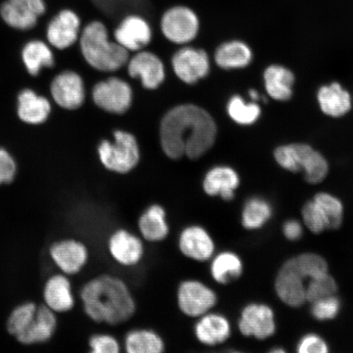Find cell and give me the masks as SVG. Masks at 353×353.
<instances>
[{"label":"cell","mask_w":353,"mask_h":353,"mask_svg":"<svg viewBox=\"0 0 353 353\" xmlns=\"http://www.w3.org/2000/svg\"><path fill=\"white\" fill-rule=\"evenodd\" d=\"M217 127L210 114L197 105H181L163 118L161 143L168 157L196 160L214 145Z\"/></svg>","instance_id":"6da1fadb"},{"label":"cell","mask_w":353,"mask_h":353,"mask_svg":"<svg viewBox=\"0 0 353 353\" xmlns=\"http://www.w3.org/2000/svg\"><path fill=\"white\" fill-rule=\"evenodd\" d=\"M81 296L86 314L97 323L119 325L135 315L134 295L126 282L117 276L94 278L83 287Z\"/></svg>","instance_id":"7a4b0ae2"},{"label":"cell","mask_w":353,"mask_h":353,"mask_svg":"<svg viewBox=\"0 0 353 353\" xmlns=\"http://www.w3.org/2000/svg\"><path fill=\"white\" fill-rule=\"evenodd\" d=\"M81 48L87 63L101 72H114L129 59V51L109 41L107 28L100 21H92L83 30Z\"/></svg>","instance_id":"3957f363"},{"label":"cell","mask_w":353,"mask_h":353,"mask_svg":"<svg viewBox=\"0 0 353 353\" xmlns=\"http://www.w3.org/2000/svg\"><path fill=\"white\" fill-rule=\"evenodd\" d=\"M275 159L285 170L297 173L304 171L309 183L323 181L328 174V163L323 156L306 144L281 145L275 151Z\"/></svg>","instance_id":"277c9868"},{"label":"cell","mask_w":353,"mask_h":353,"mask_svg":"<svg viewBox=\"0 0 353 353\" xmlns=\"http://www.w3.org/2000/svg\"><path fill=\"white\" fill-rule=\"evenodd\" d=\"M114 143L105 140L99 145L100 161L108 170L125 174L139 164L140 154L138 143L130 132H114Z\"/></svg>","instance_id":"5b68a950"},{"label":"cell","mask_w":353,"mask_h":353,"mask_svg":"<svg viewBox=\"0 0 353 353\" xmlns=\"http://www.w3.org/2000/svg\"><path fill=\"white\" fill-rule=\"evenodd\" d=\"M218 301L215 291L201 281H183L176 291V303L179 310L191 319H197L213 311Z\"/></svg>","instance_id":"8992f818"},{"label":"cell","mask_w":353,"mask_h":353,"mask_svg":"<svg viewBox=\"0 0 353 353\" xmlns=\"http://www.w3.org/2000/svg\"><path fill=\"white\" fill-rule=\"evenodd\" d=\"M161 28L170 41L183 44L191 42L196 37L200 21L192 8L179 6L169 8L163 14Z\"/></svg>","instance_id":"52a82bcc"},{"label":"cell","mask_w":353,"mask_h":353,"mask_svg":"<svg viewBox=\"0 0 353 353\" xmlns=\"http://www.w3.org/2000/svg\"><path fill=\"white\" fill-rule=\"evenodd\" d=\"M92 98L99 108L110 113L123 114L132 103V90L129 83L120 78H110L94 88Z\"/></svg>","instance_id":"ba28073f"},{"label":"cell","mask_w":353,"mask_h":353,"mask_svg":"<svg viewBox=\"0 0 353 353\" xmlns=\"http://www.w3.org/2000/svg\"><path fill=\"white\" fill-rule=\"evenodd\" d=\"M238 329L246 337L265 339L275 333L276 324L272 309L262 303H250L243 308Z\"/></svg>","instance_id":"9c48e42d"},{"label":"cell","mask_w":353,"mask_h":353,"mask_svg":"<svg viewBox=\"0 0 353 353\" xmlns=\"http://www.w3.org/2000/svg\"><path fill=\"white\" fill-rule=\"evenodd\" d=\"M180 252L193 261H210L215 254V243L208 230L200 225H189L180 232L178 241Z\"/></svg>","instance_id":"30bf717a"},{"label":"cell","mask_w":353,"mask_h":353,"mask_svg":"<svg viewBox=\"0 0 353 353\" xmlns=\"http://www.w3.org/2000/svg\"><path fill=\"white\" fill-rule=\"evenodd\" d=\"M108 250L118 264L125 268L135 267L144 257L143 239L125 228L117 229L109 238Z\"/></svg>","instance_id":"8fae6325"},{"label":"cell","mask_w":353,"mask_h":353,"mask_svg":"<svg viewBox=\"0 0 353 353\" xmlns=\"http://www.w3.org/2000/svg\"><path fill=\"white\" fill-rule=\"evenodd\" d=\"M44 0H7L0 10L2 19L11 28L29 30L46 12Z\"/></svg>","instance_id":"7c38bea8"},{"label":"cell","mask_w":353,"mask_h":353,"mask_svg":"<svg viewBox=\"0 0 353 353\" xmlns=\"http://www.w3.org/2000/svg\"><path fill=\"white\" fill-rule=\"evenodd\" d=\"M172 64L176 77L190 85L205 78L210 72L208 55L196 48H184L176 52Z\"/></svg>","instance_id":"4fadbf2b"},{"label":"cell","mask_w":353,"mask_h":353,"mask_svg":"<svg viewBox=\"0 0 353 353\" xmlns=\"http://www.w3.org/2000/svg\"><path fill=\"white\" fill-rule=\"evenodd\" d=\"M303 279L294 259L288 260L281 268L276 280V290L278 296L287 305L296 307L306 301Z\"/></svg>","instance_id":"5bb4252c"},{"label":"cell","mask_w":353,"mask_h":353,"mask_svg":"<svg viewBox=\"0 0 353 353\" xmlns=\"http://www.w3.org/2000/svg\"><path fill=\"white\" fill-rule=\"evenodd\" d=\"M194 334L199 343L216 347L226 343L232 335V325L226 316L211 311L199 317L194 325Z\"/></svg>","instance_id":"9a60e30c"},{"label":"cell","mask_w":353,"mask_h":353,"mask_svg":"<svg viewBox=\"0 0 353 353\" xmlns=\"http://www.w3.org/2000/svg\"><path fill=\"white\" fill-rule=\"evenodd\" d=\"M52 98L60 107L68 110L79 108L85 101V86L81 77L73 72L57 76L51 85Z\"/></svg>","instance_id":"2e32d148"},{"label":"cell","mask_w":353,"mask_h":353,"mask_svg":"<svg viewBox=\"0 0 353 353\" xmlns=\"http://www.w3.org/2000/svg\"><path fill=\"white\" fill-rule=\"evenodd\" d=\"M118 43L128 51L142 50L152 41V29L148 22L138 15H130L114 30Z\"/></svg>","instance_id":"e0dca14e"},{"label":"cell","mask_w":353,"mask_h":353,"mask_svg":"<svg viewBox=\"0 0 353 353\" xmlns=\"http://www.w3.org/2000/svg\"><path fill=\"white\" fill-rule=\"evenodd\" d=\"M239 185V175L235 170L228 166H217L206 174L203 181V190L207 196L231 201L235 198Z\"/></svg>","instance_id":"ac0fdd59"},{"label":"cell","mask_w":353,"mask_h":353,"mask_svg":"<svg viewBox=\"0 0 353 353\" xmlns=\"http://www.w3.org/2000/svg\"><path fill=\"white\" fill-rule=\"evenodd\" d=\"M79 28L81 20L76 12L68 10L61 11L48 26V41L59 50H64L77 41Z\"/></svg>","instance_id":"d6986e66"},{"label":"cell","mask_w":353,"mask_h":353,"mask_svg":"<svg viewBox=\"0 0 353 353\" xmlns=\"http://www.w3.org/2000/svg\"><path fill=\"white\" fill-rule=\"evenodd\" d=\"M128 72L132 78L139 77L148 90L160 86L165 79V68L157 55L141 52L130 60Z\"/></svg>","instance_id":"ffe728a7"},{"label":"cell","mask_w":353,"mask_h":353,"mask_svg":"<svg viewBox=\"0 0 353 353\" xmlns=\"http://www.w3.org/2000/svg\"><path fill=\"white\" fill-rule=\"evenodd\" d=\"M50 254L55 263L66 274H76L85 266L88 253L85 245L74 241H64L52 245Z\"/></svg>","instance_id":"44dd1931"},{"label":"cell","mask_w":353,"mask_h":353,"mask_svg":"<svg viewBox=\"0 0 353 353\" xmlns=\"http://www.w3.org/2000/svg\"><path fill=\"white\" fill-rule=\"evenodd\" d=\"M138 228L141 237L150 243L165 241L170 234L166 210L161 205L152 204L140 215Z\"/></svg>","instance_id":"7402d4cb"},{"label":"cell","mask_w":353,"mask_h":353,"mask_svg":"<svg viewBox=\"0 0 353 353\" xmlns=\"http://www.w3.org/2000/svg\"><path fill=\"white\" fill-rule=\"evenodd\" d=\"M210 272L219 285H227L242 276L243 262L239 255L230 250L222 251L210 259Z\"/></svg>","instance_id":"603a6c76"},{"label":"cell","mask_w":353,"mask_h":353,"mask_svg":"<svg viewBox=\"0 0 353 353\" xmlns=\"http://www.w3.org/2000/svg\"><path fill=\"white\" fill-rule=\"evenodd\" d=\"M56 325L57 319L52 309L48 306L39 307L32 324L17 339L23 344L46 342L54 333Z\"/></svg>","instance_id":"cb8c5ba5"},{"label":"cell","mask_w":353,"mask_h":353,"mask_svg":"<svg viewBox=\"0 0 353 353\" xmlns=\"http://www.w3.org/2000/svg\"><path fill=\"white\" fill-rule=\"evenodd\" d=\"M317 99L322 112L332 117L344 116L352 107L350 94L338 83L321 87Z\"/></svg>","instance_id":"d4e9b609"},{"label":"cell","mask_w":353,"mask_h":353,"mask_svg":"<svg viewBox=\"0 0 353 353\" xmlns=\"http://www.w3.org/2000/svg\"><path fill=\"white\" fill-rule=\"evenodd\" d=\"M51 105L43 97L32 90L22 91L19 97V116L22 121L30 125H39L47 120Z\"/></svg>","instance_id":"484cf974"},{"label":"cell","mask_w":353,"mask_h":353,"mask_svg":"<svg viewBox=\"0 0 353 353\" xmlns=\"http://www.w3.org/2000/svg\"><path fill=\"white\" fill-rule=\"evenodd\" d=\"M264 82L269 96L273 99L287 101L292 96L294 76L284 66H269L264 72Z\"/></svg>","instance_id":"4316f807"},{"label":"cell","mask_w":353,"mask_h":353,"mask_svg":"<svg viewBox=\"0 0 353 353\" xmlns=\"http://www.w3.org/2000/svg\"><path fill=\"white\" fill-rule=\"evenodd\" d=\"M47 306L52 311L63 312L74 306V299L68 278L57 275L48 281L43 292Z\"/></svg>","instance_id":"83f0119b"},{"label":"cell","mask_w":353,"mask_h":353,"mask_svg":"<svg viewBox=\"0 0 353 353\" xmlns=\"http://www.w3.org/2000/svg\"><path fill=\"white\" fill-rule=\"evenodd\" d=\"M125 348L129 353H161L165 350V343L152 330L136 329L125 335Z\"/></svg>","instance_id":"f1b7e54d"},{"label":"cell","mask_w":353,"mask_h":353,"mask_svg":"<svg viewBox=\"0 0 353 353\" xmlns=\"http://www.w3.org/2000/svg\"><path fill=\"white\" fill-rule=\"evenodd\" d=\"M252 60V52L245 43L231 41L223 43L215 52L216 63L223 69L245 68Z\"/></svg>","instance_id":"f546056e"},{"label":"cell","mask_w":353,"mask_h":353,"mask_svg":"<svg viewBox=\"0 0 353 353\" xmlns=\"http://www.w3.org/2000/svg\"><path fill=\"white\" fill-rule=\"evenodd\" d=\"M272 214L271 205L261 197L245 202L241 212V224L247 230H257L268 222Z\"/></svg>","instance_id":"4dcf8cb0"},{"label":"cell","mask_w":353,"mask_h":353,"mask_svg":"<svg viewBox=\"0 0 353 353\" xmlns=\"http://www.w3.org/2000/svg\"><path fill=\"white\" fill-rule=\"evenodd\" d=\"M22 60L32 76H37L43 68H50L54 61L50 48L39 41L26 44L22 50Z\"/></svg>","instance_id":"1f68e13d"},{"label":"cell","mask_w":353,"mask_h":353,"mask_svg":"<svg viewBox=\"0 0 353 353\" xmlns=\"http://www.w3.org/2000/svg\"><path fill=\"white\" fill-rule=\"evenodd\" d=\"M229 116L239 125H252L260 117L261 109L255 103H245L239 96H234L228 105Z\"/></svg>","instance_id":"d6a6232c"},{"label":"cell","mask_w":353,"mask_h":353,"mask_svg":"<svg viewBox=\"0 0 353 353\" xmlns=\"http://www.w3.org/2000/svg\"><path fill=\"white\" fill-rule=\"evenodd\" d=\"M37 311V307L32 303L22 304L14 309L8 321V332L16 338L19 336L32 324Z\"/></svg>","instance_id":"836d02e7"},{"label":"cell","mask_w":353,"mask_h":353,"mask_svg":"<svg viewBox=\"0 0 353 353\" xmlns=\"http://www.w3.org/2000/svg\"><path fill=\"white\" fill-rule=\"evenodd\" d=\"M302 213L304 223L312 232L320 233L325 229H330L327 214L314 200L306 203Z\"/></svg>","instance_id":"e575fe53"},{"label":"cell","mask_w":353,"mask_h":353,"mask_svg":"<svg viewBox=\"0 0 353 353\" xmlns=\"http://www.w3.org/2000/svg\"><path fill=\"white\" fill-rule=\"evenodd\" d=\"M299 271L304 276L311 279L320 277L327 273L328 266L325 260L314 254H304L294 258Z\"/></svg>","instance_id":"d590c367"},{"label":"cell","mask_w":353,"mask_h":353,"mask_svg":"<svg viewBox=\"0 0 353 353\" xmlns=\"http://www.w3.org/2000/svg\"><path fill=\"white\" fill-rule=\"evenodd\" d=\"M337 291L336 282L327 273L311 279L306 289V300L314 303L319 300L332 296Z\"/></svg>","instance_id":"8d00e7d4"},{"label":"cell","mask_w":353,"mask_h":353,"mask_svg":"<svg viewBox=\"0 0 353 353\" xmlns=\"http://www.w3.org/2000/svg\"><path fill=\"white\" fill-rule=\"evenodd\" d=\"M327 214L330 221V229L341 227L343 219V205L336 197L327 193H319L313 199Z\"/></svg>","instance_id":"74e56055"},{"label":"cell","mask_w":353,"mask_h":353,"mask_svg":"<svg viewBox=\"0 0 353 353\" xmlns=\"http://www.w3.org/2000/svg\"><path fill=\"white\" fill-rule=\"evenodd\" d=\"M312 314L320 321L334 319L341 310V302L336 297L330 296L312 303Z\"/></svg>","instance_id":"f35d334b"},{"label":"cell","mask_w":353,"mask_h":353,"mask_svg":"<svg viewBox=\"0 0 353 353\" xmlns=\"http://www.w3.org/2000/svg\"><path fill=\"white\" fill-rule=\"evenodd\" d=\"M90 347L92 353H119L121 347L112 335L96 334L90 339Z\"/></svg>","instance_id":"ab89813d"},{"label":"cell","mask_w":353,"mask_h":353,"mask_svg":"<svg viewBox=\"0 0 353 353\" xmlns=\"http://www.w3.org/2000/svg\"><path fill=\"white\" fill-rule=\"evenodd\" d=\"M299 353H325L328 352V347L319 335L314 334H307L298 344Z\"/></svg>","instance_id":"60d3db41"},{"label":"cell","mask_w":353,"mask_h":353,"mask_svg":"<svg viewBox=\"0 0 353 353\" xmlns=\"http://www.w3.org/2000/svg\"><path fill=\"white\" fill-rule=\"evenodd\" d=\"M16 164L6 150L0 148V185L12 182L16 174Z\"/></svg>","instance_id":"b9f144b4"},{"label":"cell","mask_w":353,"mask_h":353,"mask_svg":"<svg viewBox=\"0 0 353 353\" xmlns=\"http://www.w3.org/2000/svg\"><path fill=\"white\" fill-rule=\"evenodd\" d=\"M283 232L289 240L296 241L301 237L303 229L298 221L289 220L284 224Z\"/></svg>","instance_id":"7bdbcfd3"},{"label":"cell","mask_w":353,"mask_h":353,"mask_svg":"<svg viewBox=\"0 0 353 353\" xmlns=\"http://www.w3.org/2000/svg\"><path fill=\"white\" fill-rule=\"evenodd\" d=\"M250 97L253 101H258L259 99L258 92L254 90H250Z\"/></svg>","instance_id":"ee69618b"},{"label":"cell","mask_w":353,"mask_h":353,"mask_svg":"<svg viewBox=\"0 0 353 353\" xmlns=\"http://www.w3.org/2000/svg\"><path fill=\"white\" fill-rule=\"evenodd\" d=\"M272 352H284V351L282 350H274Z\"/></svg>","instance_id":"f6af8a7d"}]
</instances>
